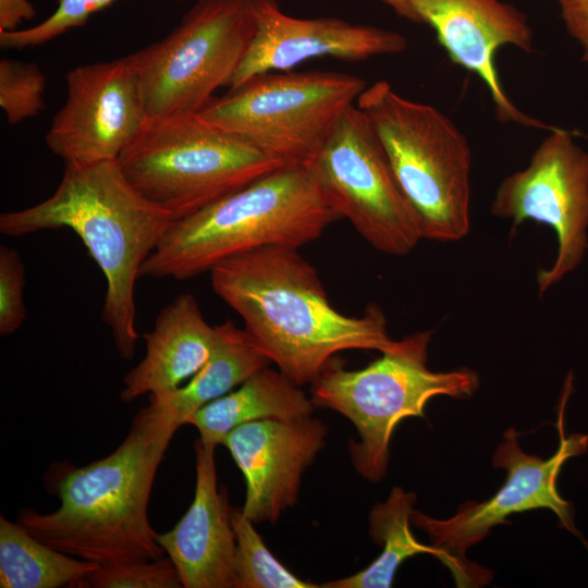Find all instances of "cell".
<instances>
[{
    "instance_id": "1",
    "label": "cell",
    "mask_w": 588,
    "mask_h": 588,
    "mask_svg": "<svg viewBox=\"0 0 588 588\" xmlns=\"http://www.w3.org/2000/svg\"><path fill=\"white\" fill-rule=\"evenodd\" d=\"M180 427L149 403L108 456L76 467L56 463L47 488L60 500L51 513L23 509L16 523L47 546L100 566L160 559L164 550L148 518L157 469Z\"/></svg>"
},
{
    "instance_id": "2",
    "label": "cell",
    "mask_w": 588,
    "mask_h": 588,
    "mask_svg": "<svg viewBox=\"0 0 588 588\" xmlns=\"http://www.w3.org/2000/svg\"><path fill=\"white\" fill-rule=\"evenodd\" d=\"M215 293L243 319L244 330L298 385L313 383L347 350H391L387 319L370 304L363 316L335 309L316 269L296 248L262 247L210 270Z\"/></svg>"
},
{
    "instance_id": "3",
    "label": "cell",
    "mask_w": 588,
    "mask_h": 588,
    "mask_svg": "<svg viewBox=\"0 0 588 588\" xmlns=\"http://www.w3.org/2000/svg\"><path fill=\"white\" fill-rule=\"evenodd\" d=\"M174 221L132 186L117 160L66 162L53 194L34 206L1 213L0 232L22 236L72 230L105 275L101 317L119 355L132 359L139 340L135 284L143 264Z\"/></svg>"
},
{
    "instance_id": "4",
    "label": "cell",
    "mask_w": 588,
    "mask_h": 588,
    "mask_svg": "<svg viewBox=\"0 0 588 588\" xmlns=\"http://www.w3.org/2000/svg\"><path fill=\"white\" fill-rule=\"evenodd\" d=\"M339 219L310 167L284 166L174 221L139 277L187 280L258 248L298 249Z\"/></svg>"
},
{
    "instance_id": "5",
    "label": "cell",
    "mask_w": 588,
    "mask_h": 588,
    "mask_svg": "<svg viewBox=\"0 0 588 588\" xmlns=\"http://www.w3.org/2000/svg\"><path fill=\"white\" fill-rule=\"evenodd\" d=\"M356 106L375 130L422 238H464L470 230L471 150L461 130L436 107L403 97L383 79L367 86Z\"/></svg>"
},
{
    "instance_id": "6",
    "label": "cell",
    "mask_w": 588,
    "mask_h": 588,
    "mask_svg": "<svg viewBox=\"0 0 588 588\" xmlns=\"http://www.w3.org/2000/svg\"><path fill=\"white\" fill-rule=\"evenodd\" d=\"M117 162L132 186L175 221L284 167L189 112L149 115Z\"/></svg>"
},
{
    "instance_id": "7",
    "label": "cell",
    "mask_w": 588,
    "mask_h": 588,
    "mask_svg": "<svg viewBox=\"0 0 588 588\" xmlns=\"http://www.w3.org/2000/svg\"><path fill=\"white\" fill-rule=\"evenodd\" d=\"M432 333L418 331L396 341L362 369H345L334 358L311 383L315 406L340 413L356 428L359 440L350 442V456L355 470L369 481L385 476L391 437L400 421L425 417V406L434 396L463 399L479 388L474 370L427 367Z\"/></svg>"
},
{
    "instance_id": "8",
    "label": "cell",
    "mask_w": 588,
    "mask_h": 588,
    "mask_svg": "<svg viewBox=\"0 0 588 588\" xmlns=\"http://www.w3.org/2000/svg\"><path fill=\"white\" fill-rule=\"evenodd\" d=\"M366 87L343 72H268L213 97L198 114L283 166L309 167Z\"/></svg>"
},
{
    "instance_id": "9",
    "label": "cell",
    "mask_w": 588,
    "mask_h": 588,
    "mask_svg": "<svg viewBox=\"0 0 588 588\" xmlns=\"http://www.w3.org/2000/svg\"><path fill=\"white\" fill-rule=\"evenodd\" d=\"M255 30L252 0H196L169 35L130 54L148 114L198 113L229 86Z\"/></svg>"
},
{
    "instance_id": "10",
    "label": "cell",
    "mask_w": 588,
    "mask_h": 588,
    "mask_svg": "<svg viewBox=\"0 0 588 588\" xmlns=\"http://www.w3.org/2000/svg\"><path fill=\"white\" fill-rule=\"evenodd\" d=\"M309 167L339 217L377 250L404 256L422 238L418 217L356 105L343 112Z\"/></svg>"
},
{
    "instance_id": "11",
    "label": "cell",
    "mask_w": 588,
    "mask_h": 588,
    "mask_svg": "<svg viewBox=\"0 0 588 588\" xmlns=\"http://www.w3.org/2000/svg\"><path fill=\"white\" fill-rule=\"evenodd\" d=\"M491 212L514 228L534 220L554 230L556 258L537 274L543 294L578 267L588 248V151L575 144L571 132L550 131L528 166L501 182Z\"/></svg>"
},
{
    "instance_id": "12",
    "label": "cell",
    "mask_w": 588,
    "mask_h": 588,
    "mask_svg": "<svg viewBox=\"0 0 588 588\" xmlns=\"http://www.w3.org/2000/svg\"><path fill=\"white\" fill-rule=\"evenodd\" d=\"M560 430L559 449L543 460L524 452L518 444V433L513 427L509 428L492 457L494 467L507 471L505 483L494 495L483 502H466L446 519L413 511L412 523L429 536L432 546L464 562H467L465 551L480 542L493 527L507 523L512 514L529 510H551L565 529L580 536L572 503L558 491V477L565 461L586 452L588 437H565L563 429Z\"/></svg>"
},
{
    "instance_id": "13",
    "label": "cell",
    "mask_w": 588,
    "mask_h": 588,
    "mask_svg": "<svg viewBox=\"0 0 588 588\" xmlns=\"http://www.w3.org/2000/svg\"><path fill=\"white\" fill-rule=\"evenodd\" d=\"M66 98L45 140L64 163L117 160L149 114L128 56L78 65L65 75Z\"/></svg>"
},
{
    "instance_id": "14",
    "label": "cell",
    "mask_w": 588,
    "mask_h": 588,
    "mask_svg": "<svg viewBox=\"0 0 588 588\" xmlns=\"http://www.w3.org/2000/svg\"><path fill=\"white\" fill-rule=\"evenodd\" d=\"M256 30L233 75L229 90L253 76L292 71L318 58L362 61L396 54L406 38L391 29L351 23L339 17L301 19L284 13L277 0H252Z\"/></svg>"
},
{
    "instance_id": "15",
    "label": "cell",
    "mask_w": 588,
    "mask_h": 588,
    "mask_svg": "<svg viewBox=\"0 0 588 588\" xmlns=\"http://www.w3.org/2000/svg\"><path fill=\"white\" fill-rule=\"evenodd\" d=\"M407 1L420 22L432 27L451 61L483 82L500 121L544 131L556 128L520 111L506 96L497 71L494 60L501 47L534 50V33L524 13L500 0Z\"/></svg>"
},
{
    "instance_id": "16",
    "label": "cell",
    "mask_w": 588,
    "mask_h": 588,
    "mask_svg": "<svg viewBox=\"0 0 588 588\" xmlns=\"http://www.w3.org/2000/svg\"><path fill=\"white\" fill-rule=\"evenodd\" d=\"M328 427L310 417L252 421L233 429L225 445L246 483L243 514L274 524L297 502L302 476L326 445Z\"/></svg>"
},
{
    "instance_id": "17",
    "label": "cell",
    "mask_w": 588,
    "mask_h": 588,
    "mask_svg": "<svg viewBox=\"0 0 588 588\" xmlns=\"http://www.w3.org/2000/svg\"><path fill=\"white\" fill-rule=\"evenodd\" d=\"M215 448L195 442L193 502L171 530L157 537L184 588L233 587L236 540L228 492L217 485Z\"/></svg>"
},
{
    "instance_id": "18",
    "label": "cell",
    "mask_w": 588,
    "mask_h": 588,
    "mask_svg": "<svg viewBox=\"0 0 588 588\" xmlns=\"http://www.w3.org/2000/svg\"><path fill=\"white\" fill-rule=\"evenodd\" d=\"M144 339L146 354L125 375L120 391V399L126 403L181 387L209 360L218 331L204 318L195 296L183 293L160 310Z\"/></svg>"
},
{
    "instance_id": "19",
    "label": "cell",
    "mask_w": 588,
    "mask_h": 588,
    "mask_svg": "<svg viewBox=\"0 0 588 588\" xmlns=\"http://www.w3.org/2000/svg\"><path fill=\"white\" fill-rule=\"evenodd\" d=\"M415 492L394 487L388 499L376 504L369 514V535L382 546L380 555L366 568L353 575L326 581L321 588H389L399 566L416 554H431L451 568L461 586L486 584L491 578L488 569L470 562L460 561L449 553L417 541L409 525Z\"/></svg>"
},
{
    "instance_id": "20",
    "label": "cell",
    "mask_w": 588,
    "mask_h": 588,
    "mask_svg": "<svg viewBox=\"0 0 588 588\" xmlns=\"http://www.w3.org/2000/svg\"><path fill=\"white\" fill-rule=\"evenodd\" d=\"M311 397L279 369L257 371L240 388L208 403L187 424L195 426L199 440L211 445L223 444L236 427L258 420H292L310 417Z\"/></svg>"
},
{
    "instance_id": "21",
    "label": "cell",
    "mask_w": 588,
    "mask_h": 588,
    "mask_svg": "<svg viewBox=\"0 0 588 588\" xmlns=\"http://www.w3.org/2000/svg\"><path fill=\"white\" fill-rule=\"evenodd\" d=\"M217 331L218 341L211 357L185 384L149 396V402L171 416L179 427L186 425L201 407L271 364L246 331L233 321L217 326Z\"/></svg>"
},
{
    "instance_id": "22",
    "label": "cell",
    "mask_w": 588,
    "mask_h": 588,
    "mask_svg": "<svg viewBox=\"0 0 588 588\" xmlns=\"http://www.w3.org/2000/svg\"><path fill=\"white\" fill-rule=\"evenodd\" d=\"M100 565L56 550L0 516V587H78Z\"/></svg>"
},
{
    "instance_id": "23",
    "label": "cell",
    "mask_w": 588,
    "mask_h": 588,
    "mask_svg": "<svg viewBox=\"0 0 588 588\" xmlns=\"http://www.w3.org/2000/svg\"><path fill=\"white\" fill-rule=\"evenodd\" d=\"M236 553L233 588H317L290 572L265 544L242 507L231 506Z\"/></svg>"
},
{
    "instance_id": "24",
    "label": "cell",
    "mask_w": 588,
    "mask_h": 588,
    "mask_svg": "<svg viewBox=\"0 0 588 588\" xmlns=\"http://www.w3.org/2000/svg\"><path fill=\"white\" fill-rule=\"evenodd\" d=\"M46 76L35 62L0 60V107L9 124L35 118L45 109Z\"/></svg>"
},
{
    "instance_id": "25",
    "label": "cell",
    "mask_w": 588,
    "mask_h": 588,
    "mask_svg": "<svg viewBox=\"0 0 588 588\" xmlns=\"http://www.w3.org/2000/svg\"><path fill=\"white\" fill-rule=\"evenodd\" d=\"M114 1L58 0L56 10L38 24L24 29L1 32L0 47L4 50H23L45 45L71 29L84 26L94 14Z\"/></svg>"
},
{
    "instance_id": "26",
    "label": "cell",
    "mask_w": 588,
    "mask_h": 588,
    "mask_svg": "<svg viewBox=\"0 0 588 588\" xmlns=\"http://www.w3.org/2000/svg\"><path fill=\"white\" fill-rule=\"evenodd\" d=\"M78 587L91 588H180L179 573L170 558L146 562L99 566Z\"/></svg>"
},
{
    "instance_id": "27",
    "label": "cell",
    "mask_w": 588,
    "mask_h": 588,
    "mask_svg": "<svg viewBox=\"0 0 588 588\" xmlns=\"http://www.w3.org/2000/svg\"><path fill=\"white\" fill-rule=\"evenodd\" d=\"M25 267L20 254L7 245L0 246V335L15 332L26 318L23 291Z\"/></svg>"
},
{
    "instance_id": "28",
    "label": "cell",
    "mask_w": 588,
    "mask_h": 588,
    "mask_svg": "<svg viewBox=\"0 0 588 588\" xmlns=\"http://www.w3.org/2000/svg\"><path fill=\"white\" fill-rule=\"evenodd\" d=\"M568 34L577 41L581 59L588 61V0H558Z\"/></svg>"
},
{
    "instance_id": "29",
    "label": "cell",
    "mask_w": 588,
    "mask_h": 588,
    "mask_svg": "<svg viewBox=\"0 0 588 588\" xmlns=\"http://www.w3.org/2000/svg\"><path fill=\"white\" fill-rule=\"evenodd\" d=\"M36 10L29 0H0V33L19 29V25L34 19Z\"/></svg>"
},
{
    "instance_id": "30",
    "label": "cell",
    "mask_w": 588,
    "mask_h": 588,
    "mask_svg": "<svg viewBox=\"0 0 588 588\" xmlns=\"http://www.w3.org/2000/svg\"><path fill=\"white\" fill-rule=\"evenodd\" d=\"M385 4H388L390 8L393 9V11L400 15L401 17H404L413 23L420 24V19L415 12V10L412 8L409 2L407 0H382Z\"/></svg>"
}]
</instances>
